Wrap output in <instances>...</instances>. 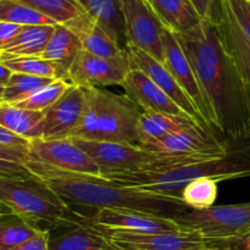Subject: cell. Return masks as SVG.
Here are the masks:
<instances>
[{"instance_id":"6da1fadb","label":"cell","mask_w":250,"mask_h":250,"mask_svg":"<svg viewBox=\"0 0 250 250\" xmlns=\"http://www.w3.org/2000/svg\"><path fill=\"white\" fill-rule=\"evenodd\" d=\"M197 76L212 128L229 142L250 139V92L214 22L187 34H176Z\"/></svg>"},{"instance_id":"7a4b0ae2","label":"cell","mask_w":250,"mask_h":250,"mask_svg":"<svg viewBox=\"0 0 250 250\" xmlns=\"http://www.w3.org/2000/svg\"><path fill=\"white\" fill-rule=\"evenodd\" d=\"M31 175L50 188L70 207L115 210H132L155 216L176 219L188 208L176 198L128 187L98 175L63 172L34 163H24Z\"/></svg>"},{"instance_id":"3957f363","label":"cell","mask_w":250,"mask_h":250,"mask_svg":"<svg viewBox=\"0 0 250 250\" xmlns=\"http://www.w3.org/2000/svg\"><path fill=\"white\" fill-rule=\"evenodd\" d=\"M104 177L124 186L180 200L183 188L199 178H211L220 182L250 177V139L231 142L229 150L220 158L205 159L167 170L116 173Z\"/></svg>"},{"instance_id":"277c9868","label":"cell","mask_w":250,"mask_h":250,"mask_svg":"<svg viewBox=\"0 0 250 250\" xmlns=\"http://www.w3.org/2000/svg\"><path fill=\"white\" fill-rule=\"evenodd\" d=\"M83 90L84 114L71 138L138 144V122L142 112L133 100L127 95L100 88H83Z\"/></svg>"},{"instance_id":"5b68a950","label":"cell","mask_w":250,"mask_h":250,"mask_svg":"<svg viewBox=\"0 0 250 250\" xmlns=\"http://www.w3.org/2000/svg\"><path fill=\"white\" fill-rule=\"evenodd\" d=\"M0 204L38 227L73 225L82 217L34 177H0Z\"/></svg>"},{"instance_id":"8992f818","label":"cell","mask_w":250,"mask_h":250,"mask_svg":"<svg viewBox=\"0 0 250 250\" xmlns=\"http://www.w3.org/2000/svg\"><path fill=\"white\" fill-rule=\"evenodd\" d=\"M82 150L89 155L100 170V176L128 172L161 171L171 167L188 165L205 159L220 158L214 155H163L153 153L143 146L129 143L92 142L72 138ZM225 155V154H224ZM222 156V155H221Z\"/></svg>"},{"instance_id":"52a82bcc","label":"cell","mask_w":250,"mask_h":250,"mask_svg":"<svg viewBox=\"0 0 250 250\" xmlns=\"http://www.w3.org/2000/svg\"><path fill=\"white\" fill-rule=\"evenodd\" d=\"M175 220L181 229L200 234L207 242L238 238L250 232V203L188 209Z\"/></svg>"},{"instance_id":"ba28073f","label":"cell","mask_w":250,"mask_h":250,"mask_svg":"<svg viewBox=\"0 0 250 250\" xmlns=\"http://www.w3.org/2000/svg\"><path fill=\"white\" fill-rule=\"evenodd\" d=\"M127 45L138 48L164 63L165 26L149 0H122ZM126 45V46H127Z\"/></svg>"},{"instance_id":"9c48e42d","label":"cell","mask_w":250,"mask_h":250,"mask_svg":"<svg viewBox=\"0 0 250 250\" xmlns=\"http://www.w3.org/2000/svg\"><path fill=\"white\" fill-rule=\"evenodd\" d=\"M26 161L63 172L100 176L97 164L76 144L72 138H41L32 141L27 151Z\"/></svg>"},{"instance_id":"30bf717a","label":"cell","mask_w":250,"mask_h":250,"mask_svg":"<svg viewBox=\"0 0 250 250\" xmlns=\"http://www.w3.org/2000/svg\"><path fill=\"white\" fill-rule=\"evenodd\" d=\"M231 142L220 138L214 129L195 124L172 132L156 143L144 146V149L163 155H204L221 156L229 150Z\"/></svg>"},{"instance_id":"8fae6325","label":"cell","mask_w":250,"mask_h":250,"mask_svg":"<svg viewBox=\"0 0 250 250\" xmlns=\"http://www.w3.org/2000/svg\"><path fill=\"white\" fill-rule=\"evenodd\" d=\"M131 68L128 55L119 59L102 58L81 50L71 66L67 82L82 88H98L124 84Z\"/></svg>"},{"instance_id":"7c38bea8","label":"cell","mask_w":250,"mask_h":250,"mask_svg":"<svg viewBox=\"0 0 250 250\" xmlns=\"http://www.w3.org/2000/svg\"><path fill=\"white\" fill-rule=\"evenodd\" d=\"M97 229L105 234L119 250H190L208 246V242L200 234L185 229L161 233H132L115 229Z\"/></svg>"},{"instance_id":"4fadbf2b","label":"cell","mask_w":250,"mask_h":250,"mask_svg":"<svg viewBox=\"0 0 250 250\" xmlns=\"http://www.w3.org/2000/svg\"><path fill=\"white\" fill-rule=\"evenodd\" d=\"M81 221L102 229L132 232V233H161L182 231L175 219L155 216L132 210L100 209L90 217H81Z\"/></svg>"},{"instance_id":"5bb4252c","label":"cell","mask_w":250,"mask_h":250,"mask_svg":"<svg viewBox=\"0 0 250 250\" xmlns=\"http://www.w3.org/2000/svg\"><path fill=\"white\" fill-rule=\"evenodd\" d=\"M163 45H164V65L170 71L176 82L180 84L189 97L193 104L197 107L198 112L202 119L204 120L205 125L212 128L211 115H210L209 106H208L205 98L203 95L202 89L198 83L197 76L192 67L189 59L186 55L177 36L170 29L165 28L163 34Z\"/></svg>"},{"instance_id":"9a60e30c","label":"cell","mask_w":250,"mask_h":250,"mask_svg":"<svg viewBox=\"0 0 250 250\" xmlns=\"http://www.w3.org/2000/svg\"><path fill=\"white\" fill-rule=\"evenodd\" d=\"M84 109V90L71 84L58 102L43 111V139L71 138L81 125Z\"/></svg>"},{"instance_id":"2e32d148","label":"cell","mask_w":250,"mask_h":250,"mask_svg":"<svg viewBox=\"0 0 250 250\" xmlns=\"http://www.w3.org/2000/svg\"><path fill=\"white\" fill-rule=\"evenodd\" d=\"M126 51L127 55H128L131 66L143 71L160 89H163L182 109V111L187 116H189L190 119L197 121L198 124L207 126L204 120L202 119L200 114L198 112L195 105L193 104L189 97L186 94L185 90L180 87V84L176 82V80L172 77L170 71L165 67V65L163 62L155 60L153 56L148 55L146 53L139 50L138 48H134V46L127 45Z\"/></svg>"},{"instance_id":"e0dca14e","label":"cell","mask_w":250,"mask_h":250,"mask_svg":"<svg viewBox=\"0 0 250 250\" xmlns=\"http://www.w3.org/2000/svg\"><path fill=\"white\" fill-rule=\"evenodd\" d=\"M122 88L127 97L138 106L143 107L144 111L187 116L182 109L139 68L131 66Z\"/></svg>"},{"instance_id":"ac0fdd59","label":"cell","mask_w":250,"mask_h":250,"mask_svg":"<svg viewBox=\"0 0 250 250\" xmlns=\"http://www.w3.org/2000/svg\"><path fill=\"white\" fill-rule=\"evenodd\" d=\"M214 23L250 92V41L236 23L222 0H219Z\"/></svg>"},{"instance_id":"d6986e66","label":"cell","mask_w":250,"mask_h":250,"mask_svg":"<svg viewBox=\"0 0 250 250\" xmlns=\"http://www.w3.org/2000/svg\"><path fill=\"white\" fill-rule=\"evenodd\" d=\"M66 27L80 38L83 50L93 55L109 59H119L127 55L126 49L87 14L66 24Z\"/></svg>"},{"instance_id":"ffe728a7","label":"cell","mask_w":250,"mask_h":250,"mask_svg":"<svg viewBox=\"0 0 250 250\" xmlns=\"http://www.w3.org/2000/svg\"><path fill=\"white\" fill-rule=\"evenodd\" d=\"M82 43L80 38L63 24H56L54 27L53 36L42 53L41 58L51 61L58 67L59 77L67 80L71 66L82 50Z\"/></svg>"},{"instance_id":"44dd1931","label":"cell","mask_w":250,"mask_h":250,"mask_svg":"<svg viewBox=\"0 0 250 250\" xmlns=\"http://www.w3.org/2000/svg\"><path fill=\"white\" fill-rule=\"evenodd\" d=\"M49 250H119L105 234L85 222H76L60 236L50 238Z\"/></svg>"},{"instance_id":"7402d4cb","label":"cell","mask_w":250,"mask_h":250,"mask_svg":"<svg viewBox=\"0 0 250 250\" xmlns=\"http://www.w3.org/2000/svg\"><path fill=\"white\" fill-rule=\"evenodd\" d=\"M150 2L165 28L178 36L189 33L203 21L190 0H151Z\"/></svg>"},{"instance_id":"603a6c76","label":"cell","mask_w":250,"mask_h":250,"mask_svg":"<svg viewBox=\"0 0 250 250\" xmlns=\"http://www.w3.org/2000/svg\"><path fill=\"white\" fill-rule=\"evenodd\" d=\"M195 124L198 122L187 116L143 111L138 122V146H148L172 132Z\"/></svg>"},{"instance_id":"cb8c5ba5","label":"cell","mask_w":250,"mask_h":250,"mask_svg":"<svg viewBox=\"0 0 250 250\" xmlns=\"http://www.w3.org/2000/svg\"><path fill=\"white\" fill-rule=\"evenodd\" d=\"M0 125L28 141L43 138L44 117L42 111L22 109L12 104H0Z\"/></svg>"},{"instance_id":"d4e9b609","label":"cell","mask_w":250,"mask_h":250,"mask_svg":"<svg viewBox=\"0 0 250 250\" xmlns=\"http://www.w3.org/2000/svg\"><path fill=\"white\" fill-rule=\"evenodd\" d=\"M89 17L106 29L125 49L127 45L122 0H80Z\"/></svg>"},{"instance_id":"484cf974","label":"cell","mask_w":250,"mask_h":250,"mask_svg":"<svg viewBox=\"0 0 250 250\" xmlns=\"http://www.w3.org/2000/svg\"><path fill=\"white\" fill-rule=\"evenodd\" d=\"M55 26H23L1 53L12 56H41L53 36Z\"/></svg>"},{"instance_id":"4316f807","label":"cell","mask_w":250,"mask_h":250,"mask_svg":"<svg viewBox=\"0 0 250 250\" xmlns=\"http://www.w3.org/2000/svg\"><path fill=\"white\" fill-rule=\"evenodd\" d=\"M43 229L17 216L9 209L0 216V250H10L31 239Z\"/></svg>"},{"instance_id":"83f0119b","label":"cell","mask_w":250,"mask_h":250,"mask_svg":"<svg viewBox=\"0 0 250 250\" xmlns=\"http://www.w3.org/2000/svg\"><path fill=\"white\" fill-rule=\"evenodd\" d=\"M33 7L56 24L71 23L85 14L80 0H20Z\"/></svg>"},{"instance_id":"f1b7e54d","label":"cell","mask_w":250,"mask_h":250,"mask_svg":"<svg viewBox=\"0 0 250 250\" xmlns=\"http://www.w3.org/2000/svg\"><path fill=\"white\" fill-rule=\"evenodd\" d=\"M54 78L37 77V76L24 75V73L12 72L9 82L4 87L2 103L6 104H17L28 99L37 92L50 84Z\"/></svg>"},{"instance_id":"f546056e","label":"cell","mask_w":250,"mask_h":250,"mask_svg":"<svg viewBox=\"0 0 250 250\" xmlns=\"http://www.w3.org/2000/svg\"><path fill=\"white\" fill-rule=\"evenodd\" d=\"M0 62L4 63L11 72L15 73H24L54 80L59 77L58 67L51 61L45 60L41 56H12L0 53Z\"/></svg>"},{"instance_id":"4dcf8cb0","label":"cell","mask_w":250,"mask_h":250,"mask_svg":"<svg viewBox=\"0 0 250 250\" xmlns=\"http://www.w3.org/2000/svg\"><path fill=\"white\" fill-rule=\"evenodd\" d=\"M0 21L19 26H55V22L20 0H0Z\"/></svg>"},{"instance_id":"1f68e13d","label":"cell","mask_w":250,"mask_h":250,"mask_svg":"<svg viewBox=\"0 0 250 250\" xmlns=\"http://www.w3.org/2000/svg\"><path fill=\"white\" fill-rule=\"evenodd\" d=\"M217 182L211 178H199L183 188L180 200L193 210H204L214 207L217 199Z\"/></svg>"},{"instance_id":"d6a6232c","label":"cell","mask_w":250,"mask_h":250,"mask_svg":"<svg viewBox=\"0 0 250 250\" xmlns=\"http://www.w3.org/2000/svg\"><path fill=\"white\" fill-rule=\"evenodd\" d=\"M70 85L71 83H68L67 81L61 80V78H56V80H54L50 84L44 87L43 89L37 92L36 94L29 97L28 99L23 100V102L21 103H17V104L15 105L19 107H22V109L43 112L44 110L50 107L54 103L58 102V100L60 99L61 95L66 92V89H67Z\"/></svg>"},{"instance_id":"836d02e7","label":"cell","mask_w":250,"mask_h":250,"mask_svg":"<svg viewBox=\"0 0 250 250\" xmlns=\"http://www.w3.org/2000/svg\"><path fill=\"white\" fill-rule=\"evenodd\" d=\"M27 151L0 146V177H33L24 166Z\"/></svg>"},{"instance_id":"e575fe53","label":"cell","mask_w":250,"mask_h":250,"mask_svg":"<svg viewBox=\"0 0 250 250\" xmlns=\"http://www.w3.org/2000/svg\"><path fill=\"white\" fill-rule=\"evenodd\" d=\"M236 23L250 41V1L249 0H222Z\"/></svg>"},{"instance_id":"d590c367","label":"cell","mask_w":250,"mask_h":250,"mask_svg":"<svg viewBox=\"0 0 250 250\" xmlns=\"http://www.w3.org/2000/svg\"><path fill=\"white\" fill-rule=\"evenodd\" d=\"M29 144H31V141L12 133L11 131H9V129L0 125V146L28 151Z\"/></svg>"},{"instance_id":"8d00e7d4","label":"cell","mask_w":250,"mask_h":250,"mask_svg":"<svg viewBox=\"0 0 250 250\" xmlns=\"http://www.w3.org/2000/svg\"><path fill=\"white\" fill-rule=\"evenodd\" d=\"M208 246L217 250H250V232L243 237L208 242Z\"/></svg>"},{"instance_id":"74e56055","label":"cell","mask_w":250,"mask_h":250,"mask_svg":"<svg viewBox=\"0 0 250 250\" xmlns=\"http://www.w3.org/2000/svg\"><path fill=\"white\" fill-rule=\"evenodd\" d=\"M49 243H50V234L48 229H43L31 239L10 250H49Z\"/></svg>"},{"instance_id":"f35d334b","label":"cell","mask_w":250,"mask_h":250,"mask_svg":"<svg viewBox=\"0 0 250 250\" xmlns=\"http://www.w3.org/2000/svg\"><path fill=\"white\" fill-rule=\"evenodd\" d=\"M194 9L205 21L214 22L217 15L219 0H190Z\"/></svg>"},{"instance_id":"ab89813d","label":"cell","mask_w":250,"mask_h":250,"mask_svg":"<svg viewBox=\"0 0 250 250\" xmlns=\"http://www.w3.org/2000/svg\"><path fill=\"white\" fill-rule=\"evenodd\" d=\"M22 26L10 23V22L0 21V53L5 50L7 45L12 42V39L19 34Z\"/></svg>"},{"instance_id":"60d3db41","label":"cell","mask_w":250,"mask_h":250,"mask_svg":"<svg viewBox=\"0 0 250 250\" xmlns=\"http://www.w3.org/2000/svg\"><path fill=\"white\" fill-rule=\"evenodd\" d=\"M11 75H12L11 71H10L4 63L0 62V84L6 85V83L9 82Z\"/></svg>"},{"instance_id":"b9f144b4","label":"cell","mask_w":250,"mask_h":250,"mask_svg":"<svg viewBox=\"0 0 250 250\" xmlns=\"http://www.w3.org/2000/svg\"><path fill=\"white\" fill-rule=\"evenodd\" d=\"M190 250H217L216 248H212V247L210 246H207L204 247V248H199V249H190Z\"/></svg>"},{"instance_id":"7bdbcfd3","label":"cell","mask_w":250,"mask_h":250,"mask_svg":"<svg viewBox=\"0 0 250 250\" xmlns=\"http://www.w3.org/2000/svg\"><path fill=\"white\" fill-rule=\"evenodd\" d=\"M6 210H7V209H6V208H5V207H2V205H1V204H0V216H1V215H2V214H4V212H5V211H6Z\"/></svg>"},{"instance_id":"ee69618b","label":"cell","mask_w":250,"mask_h":250,"mask_svg":"<svg viewBox=\"0 0 250 250\" xmlns=\"http://www.w3.org/2000/svg\"><path fill=\"white\" fill-rule=\"evenodd\" d=\"M4 87H5V85L0 84V99H1V100H2V93H4Z\"/></svg>"},{"instance_id":"f6af8a7d","label":"cell","mask_w":250,"mask_h":250,"mask_svg":"<svg viewBox=\"0 0 250 250\" xmlns=\"http://www.w3.org/2000/svg\"><path fill=\"white\" fill-rule=\"evenodd\" d=\"M1 103H2V100H1V99H0V104H1Z\"/></svg>"},{"instance_id":"bcb514c9","label":"cell","mask_w":250,"mask_h":250,"mask_svg":"<svg viewBox=\"0 0 250 250\" xmlns=\"http://www.w3.org/2000/svg\"><path fill=\"white\" fill-rule=\"evenodd\" d=\"M149 1H151V0H149Z\"/></svg>"},{"instance_id":"7dc6e473","label":"cell","mask_w":250,"mask_h":250,"mask_svg":"<svg viewBox=\"0 0 250 250\" xmlns=\"http://www.w3.org/2000/svg\"><path fill=\"white\" fill-rule=\"evenodd\" d=\"M249 1H250V0H249Z\"/></svg>"}]
</instances>
